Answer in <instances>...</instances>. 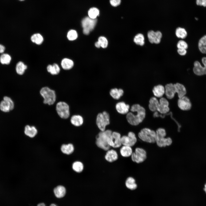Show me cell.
Listing matches in <instances>:
<instances>
[{"instance_id": "e0dca14e", "label": "cell", "mask_w": 206, "mask_h": 206, "mask_svg": "<svg viewBox=\"0 0 206 206\" xmlns=\"http://www.w3.org/2000/svg\"><path fill=\"white\" fill-rule=\"evenodd\" d=\"M130 107V106L128 104H126L124 102L117 103L115 106L117 112L118 113L122 114H124L128 113Z\"/></svg>"}, {"instance_id": "44dd1931", "label": "cell", "mask_w": 206, "mask_h": 206, "mask_svg": "<svg viewBox=\"0 0 206 206\" xmlns=\"http://www.w3.org/2000/svg\"><path fill=\"white\" fill-rule=\"evenodd\" d=\"M176 93L177 94L179 98H181L185 96L187 93L185 87L182 84L177 83L174 84Z\"/></svg>"}, {"instance_id": "f6af8a7d", "label": "cell", "mask_w": 206, "mask_h": 206, "mask_svg": "<svg viewBox=\"0 0 206 206\" xmlns=\"http://www.w3.org/2000/svg\"><path fill=\"white\" fill-rule=\"evenodd\" d=\"M177 52L178 54L181 56H185L187 53L186 49H178Z\"/></svg>"}, {"instance_id": "ba28073f", "label": "cell", "mask_w": 206, "mask_h": 206, "mask_svg": "<svg viewBox=\"0 0 206 206\" xmlns=\"http://www.w3.org/2000/svg\"><path fill=\"white\" fill-rule=\"evenodd\" d=\"M131 156L133 161L137 163H142L146 158V152L144 149L137 147L135 148V151L133 152Z\"/></svg>"}, {"instance_id": "83f0119b", "label": "cell", "mask_w": 206, "mask_h": 206, "mask_svg": "<svg viewBox=\"0 0 206 206\" xmlns=\"http://www.w3.org/2000/svg\"><path fill=\"white\" fill-rule=\"evenodd\" d=\"M24 133L28 136L33 138L34 137L37 133V130L34 126L26 125L25 128Z\"/></svg>"}, {"instance_id": "1f68e13d", "label": "cell", "mask_w": 206, "mask_h": 206, "mask_svg": "<svg viewBox=\"0 0 206 206\" xmlns=\"http://www.w3.org/2000/svg\"><path fill=\"white\" fill-rule=\"evenodd\" d=\"M108 45V41L106 38L104 36H100L98 39V40L95 43V46L99 48L101 47L103 48H106Z\"/></svg>"}, {"instance_id": "52a82bcc", "label": "cell", "mask_w": 206, "mask_h": 206, "mask_svg": "<svg viewBox=\"0 0 206 206\" xmlns=\"http://www.w3.org/2000/svg\"><path fill=\"white\" fill-rule=\"evenodd\" d=\"M97 21L96 19H92L89 17L84 18L82 21L84 34L88 35L90 32L93 29Z\"/></svg>"}, {"instance_id": "277c9868", "label": "cell", "mask_w": 206, "mask_h": 206, "mask_svg": "<svg viewBox=\"0 0 206 206\" xmlns=\"http://www.w3.org/2000/svg\"><path fill=\"white\" fill-rule=\"evenodd\" d=\"M40 94L44 99L43 103L49 105L54 104L56 99V95L54 90L47 87L42 88L40 91Z\"/></svg>"}, {"instance_id": "5b68a950", "label": "cell", "mask_w": 206, "mask_h": 206, "mask_svg": "<svg viewBox=\"0 0 206 206\" xmlns=\"http://www.w3.org/2000/svg\"><path fill=\"white\" fill-rule=\"evenodd\" d=\"M110 119L109 114L105 111L98 114L96 118V124L100 131L106 130V126L110 124Z\"/></svg>"}, {"instance_id": "7bdbcfd3", "label": "cell", "mask_w": 206, "mask_h": 206, "mask_svg": "<svg viewBox=\"0 0 206 206\" xmlns=\"http://www.w3.org/2000/svg\"><path fill=\"white\" fill-rule=\"evenodd\" d=\"M177 46L178 49H186L188 48V45L185 41L183 40H180L178 41Z\"/></svg>"}, {"instance_id": "7a4b0ae2", "label": "cell", "mask_w": 206, "mask_h": 206, "mask_svg": "<svg viewBox=\"0 0 206 206\" xmlns=\"http://www.w3.org/2000/svg\"><path fill=\"white\" fill-rule=\"evenodd\" d=\"M112 131L110 130L100 131L96 137V143L97 146L104 150L107 151L110 147L108 143Z\"/></svg>"}, {"instance_id": "f546056e", "label": "cell", "mask_w": 206, "mask_h": 206, "mask_svg": "<svg viewBox=\"0 0 206 206\" xmlns=\"http://www.w3.org/2000/svg\"><path fill=\"white\" fill-rule=\"evenodd\" d=\"M198 48L202 53L206 54V35L202 37L198 43Z\"/></svg>"}, {"instance_id": "4fadbf2b", "label": "cell", "mask_w": 206, "mask_h": 206, "mask_svg": "<svg viewBox=\"0 0 206 206\" xmlns=\"http://www.w3.org/2000/svg\"><path fill=\"white\" fill-rule=\"evenodd\" d=\"M121 138V134L119 133L112 132L108 142L110 146L114 148L120 147L122 145Z\"/></svg>"}, {"instance_id": "e575fe53", "label": "cell", "mask_w": 206, "mask_h": 206, "mask_svg": "<svg viewBox=\"0 0 206 206\" xmlns=\"http://www.w3.org/2000/svg\"><path fill=\"white\" fill-rule=\"evenodd\" d=\"M175 34L178 38L184 39L187 35V32L186 29L181 27H179L176 29Z\"/></svg>"}, {"instance_id": "8992f818", "label": "cell", "mask_w": 206, "mask_h": 206, "mask_svg": "<svg viewBox=\"0 0 206 206\" xmlns=\"http://www.w3.org/2000/svg\"><path fill=\"white\" fill-rule=\"evenodd\" d=\"M56 110L58 115L62 118L67 119L70 116L69 106L64 102H58L56 105Z\"/></svg>"}, {"instance_id": "5bb4252c", "label": "cell", "mask_w": 206, "mask_h": 206, "mask_svg": "<svg viewBox=\"0 0 206 206\" xmlns=\"http://www.w3.org/2000/svg\"><path fill=\"white\" fill-rule=\"evenodd\" d=\"M177 105L180 109L184 111L189 110L192 107L190 99L185 96L179 98L177 101Z\"/></svg>"}, {"instance_id": "bcb514c9", "label": "cell", "mask_w": 206, "mask_h": 206, "mask_svg": "<svg viewBox=\"0 0 206 206\" xmlns=\"http://www.w3.org/2000/svg\"><path fill=\"white\" fill-rule=\"evenodd\" d=\"M5 50V46L0 44V53H3L4 52Z\"/></svg>"}, {"instance_id": "8d00e7d4", "label": "cell", "mask_w": 206, "mask_h": 206, "mask_svg": "<svg viewBox=\"0 0 206 206\" xmlns=\"http://www.w3.org/2000/svg\"><path fill=\"white\" fill-rule=\"evenodd\" d=\"M31 40L33 43L36 44H41L43 41L42 36L39 33H36L33 35L31 37Z\"/></svg>"}, {"instance_id": "ee69618b", "label": "cell", "mask_w": 206, "mask_h": 206, "mask_svg": "<svg viewBox=\"0 0 206 206\" xmlns=\"http://www.w3.org/2000/svg\"><path fill=\"white\" fill-rule=\"evenodd\" d=\"M110 3L112 6L116 7L120 4L121 0H110Z\"/></svg>"}, {"instance_id": "4dcf8cb0", "label": "cell", "mask_w": 206, "mask_h": 206, "mask_svg": "<svg viewBox=\"0 0 206 206\" xmlns=\"http://www.w3.org/2000/svg\"><path fill=\"white\" fill-rule=\"evenodd\" d=\"M47 69L48 72L52 75H57L60 71L59 66L56 63L53 64L52 65H48L47 67Z\"/></svg>"}, {"instance_id": "c3c4849f", "label": "cell", "mask_w": 206, "mask_h": 206, "mask_svg": "<svg viewBox=\"0 0 206 206\" xmlns=\"http://www.w3.org/2000/svg\"><path fill=\"white\" fill-rule=\"evenodd\" d=\"M37 206H46L45 203H39ZM49 206H57L56 204L52 203Z\"/></svg>"}, {"instance_id": "cb8c5ba5", "label": "cell", "mask_w": 206, "mask_h": 206, "mask_svg": "<svg viewBox=\"0 0 206 206\" xmlns=\"http://www.w3.org/2000/svg\"><path fill=\"white\" fill-rule=\"evenodd\" d=\"M124 93V91L122 89L116 88L112 89L110 92V96L115 100L119 99L123 95Z\"/></svg>"}, {"instance_id": "2e32d148", "label": "cell", "mask_w": 206, "mask_h": 206, "mask_svg": "<svg viewBox=\"0 0 206 206\" xmlns=\"http://www.w3.org/2000/svg\"><path fill=\"white\" fill-rule=\"evenodd\" d=\"M165 88V94L167 98L169 99H173L176 93L174 84L171 83L167 84Z\"/></svg>"}, {"instance_id": "ffe728a7", "label": "cell", "mask_w": 206, "mask_h": 206, "mask_svg": "<svg viewBox=\"0 0 206 206\" xmlns=\"http://www.w3.org/2000/svg\"><path fill=\"white\" fill-rule=\"evenodd\" d=\"M152 92L155 97L160 98L165 94V87L160 84L155 86L153 87Z\"/></svg>"}, {"instance_id": "ab89813d", "label": "cell", "mask_w": 206, "mask_h": 206, "mask_svg": "<svg viewBox=\"0 0 206 206\" xmlns=\"http://www.w3.org/2000/svg\"><path fill=\"white\" fill-rule=\"evenodd\" d=\"M88 14L89 17L90 18L96 19L97 17L99 15V11L96 7H92L88 10Z\"/></svg>"}, {"instance_id": "681fc988", "label": "cell", "mask_w": 206, "mask_h": 206, "mask_svg": "<svg viewBox=\"0 0 206 206\" xmlns=\"http://www.w3.org/2000/svg\"><path fill=\"white\" fill-rule=\"evenodd\" d=\"M203 6L205 7H206V0H203Z\"/></svg>"}, {"instance_id": "9a60e30c", "label": "cell", "mask_w": 206, "mask_h": 206, "mask_svg": "<svg viewBox=\"0 0 206 206\" xmlns=\"http://www.w3.org/2000/svg\"><path fill=\"white\" fill-rule=\"evenodd\" d=\"M159 104L157 111L161 114H165L169 112L170 109L169 103L166 98L161 97L159 101Z\"/></svg>"}, {"instance_id": "816d5d0a", "label": "cell", "mask_w": 206, "mask_h": 206, "mask_svg": "<svg viewBox=\"0 0 206 206\" xmlns=\"http://www.w3.org/2000/svg\"><path fill=\"white\" fill-rule=\"evenodd\" d=\"M20 0V1H23V0Z\"/></svg>"}, {"instance_id": "f35d334b", "label": "cell", "mask_w": 206, "mask_h": 206, "mask_svg": "<svg viewBox=\"0 0 206 206\" xmlns=\"http://www.w3.org/2000/svg\"><path fill=\"white\" fill-rule=\"evenodd\" d=\"M11 60V57L7 54L3 53L0 56V62L2 64H9Z\"/></svg>"}, {"instance_id": "603a6c76", "label": "cell", "mask_w": 206, "mask_h": 206, "mask_svg": "<svg viewBox=\"0 0 206 206\" xmlns=\"http://www.w3.org/2000/svg\"><path fill=\"white\" fill-rule=\"evenodd\" d=\"M133 153L131 146L122 145L120 149V153L121 155L124 157H128L131 156Z\"/></svg>"}, {"instance_id": "7402d4cb", "label": "cell", "mask_w": 206, "mask_h": 206, "mask_svg": "<svg viewBox=\"0 0 206 206\" xmlns=\"http://www.w3.org/2000/svg\"><path fill=\"white\" fill-rule=\"evenodd\" d=\"M54 193L57 198H61L64 197L66 195V190L64 186L58 185L54 188Z\"/></svg>"}, {"instance_id": "6da1fadb", "label": "cell", "mask_w": 206, "mask_h": 206, "mask_svg": "<svg viewBox=\"0 0 206 206\" xmlns=\"http://www.w3.org/2000/svg\"><path fill=\"white\" fill-rule=\"evenodd\" d=\"M130 110L131 112L126 114V120L131 125L137 126L141 123L145 118V110L139 104H135L131 106Z\"/></svg>"}, {"instance_id": "30bf717a", "label": "cell", "mask_w": 206, "mask_h": 206, "mask_svg": "<svg viewBox=\"0 0 206 206\" xmlns=\"http://www.w3.org/2000/svg\"><path fill=\"white\" fill-rule=\"evenodd\" d=\"M137 141V139L135 133L132 132H129L127 136H121V142L122 145L134 146Z\"/></svg>"}, {"instance_id": "7c38bea8", "label": "cell", "mask_w": 206, "mask_h": 206, "mask_svg": "<svg viewBox=\"0 0 206 206\" xmlns=\"http://www.w3.org/2000/svg\"><path fill=\"white\" fill-rule=\"evenodd\" d=\"M147 36L150 43L158 44L161 41L162 34L159 31H154L153 30H150L147 33Z\"/></svg>"}, {"instance_id": "3957f363", "label": "cell", "mask_w": 206, "mask_h": 206, "mask_svg": "<svg viewBox=\"0 0 206 206\" xmlns=\"http://www.w3.org/2000/svg\"><path fill=\"white\" fill-rule=\"evenodd\" d=\"M139 138L142 141L150 143L156 142V131L148 128L142 129L138 133Z\"/></svg>"}, {"instance_id": "d4e9b609", "label": "cell", "mask_w": 206, "mask_h": 206, "mask_svg": "<svg viewBox=\"0 0 206 206\" xmlns=\"http://www.w3.org/2000/svg\"><path fill=\"white\" fill-rule=\"evenodd\" d=\"M70 122L73 125L76 126H79L83 124L84 120L82 117L80 115H75L72 116Z\"/></svg>"}, {"instance_id": "8fae6325", "label": "cell", "mask_w": 206, "mask_h": 206, "mask_svg": "<svg viewBox=\"0 0 206 206\" xmlns=\"http://www.w3.org/2000/svg\"><path fill=\"white\" fill-rule=\"evenodd\" d=\"M14 106L11 99L9 97L5 96L0 103V109L3 112H8L13 109Z\"/></svg>"}, {"instance_id": "ac0fdd59", "label": "cell", "mask_w": 206, "mask_h": 206, "mask_svg": "<svg viewBox=\"0 0 206 206\" xmlns=\"http://www.w3.org/2000/svg\"><path fill=\"white\" fill-rule=\"evenodd\" d=\"M118 155L117 152L113 149H109L107 151L105 158L108 162L112 163L117 160Z\"/></svg>"}, {"instance_id": "484cf974", "label": "cell", "mask_w": 206, "mask_h": 206, "mask_svg": "<svg viewBox=\"0 0 206 206\" xmlns=\"http://www.w3.org/2000/svg\"><path fill=\"white\" fill-rule=\"evenodd\" d=\"M148 107L149 110L152 112L157 111L159 104V101L155 97H151L149 100Z\"/></svg>"}, {"instance_id": "f1b7e54d", "label": "cell", "mask_w": 206, "mask_h": 206, "mask_svg": "<svg viewBox=\"0 0 206 206\" xmlns=\"http://www.w3.org/2000/svg\"><path fill=\"white\" fill-rule=\"evenodd\" d=\"M74 63L71 60L66 58H64L61 62V66L65 70H69L73 66Z\"/></svg>"}, {"instance_id": "9c48e42d", "label": "cell", "mask_w": 206, "mask_h": 206, "mask_svg": "<svg viewBox=\"0 0 206 206\" xmlns=\"http://www.w3.org/2000/svg\"><path fill=\"white\" fill-rule=\"evenodd\" d=\"M201 61L204 65L203 66L198 61H195L194 63L193 72L195 75L198 76L206 75V57H203Z\"/></svg>"}, {"instance_id": "60d3db41", "label": "cell", "mask_w": 206, "mask_h": 206, "mask_svg": "<svg viewBox=\"0 0 206 206\" xmlns=\"http://www.w3.org/2000/svg\"><path fill=\"white\" fill-rule=\"evenodd\" d=\"M68 39L70 41H73L76 39L78 37V34L77 31L73 29L70 30L67 34Z\"/></svg>"}, {"instance_id": "4316f807", "label": "cell", "mask_w": 206, "mask_h": 206, "mask_svg": "<svg viewBox=\"0 0 206 206\" xmlns=\"http://www.w3.org/2000/svg\"><path fill=\"white\" fill-rule=\"evenodd\" d=\"M125 185L127 188L132 190H135L137 187L135 179L131 177H129L126 179L125 182Z\"/></svg>"}, {"instance_id": "836d02e7", "label": "cell", "mask_w": 206, "mask_h": 206, "mask_svg": "<svg viewBox=\"0 0 206 206\" xmlns=\"http://www.w3.org/2000/svg\"><path fill=\"white\" fill-rule=\"evenodd\" d=\"M133 41L137 45L142 46L145 43L144 37L141 33H138L134 36Z\"/></svg>"}, {"instance_id": "d6986e66", "label": "cell", "mask_w": 206, "mask_h": 206, "mask_svg": "<svg viewBox=\"0 0 206 206\" xmlns=\"http://www.w3.org/2000/svg\"><path fill=\"white\" fill-rule=\"evenodd\" d=\"M156 142L157 145L160 147H165L171 145L172 143V139L169 137L156 138Z\"/></svg>"}, {"instance_id": "d6a6232c", "label": "cell", "mask_w": 206, "mask_h": 206, "mask_svg": "<svg viewBox=\"0 0 206 206\" xmlns=\"http://www.w3.org/2000/svg\"><path fill=\"white\" fill-rule=\"evenodd\" d=\"M61 149L62 152L64 153L70 154L73 152L74 147L73 145L72 144H64L62 146Z\"/></svg>"}, {"instance_id": "f907efd6", "label": "cell", "mask_w": 206, "mask_h": 206, "mask_svg": "<svg viewBox=\"0 0 206 206\" xmlns=\"http://www.w3.org/2000/svg\"><path fill=\"white\" fill-rule=\"evenodd\" d=\"M204 190L205 191L206 193V183L204 185Z\"/></svg>"}, {"instance_id": "7dc6e473", "label": "cell", "mask_w": 206, "mask_h": 206, "mask_svg": "<svg viewBox=\"0 0 206 206\" xmlns=\"http://www.w3.org/2000/svg\"><path fill=\"white\" fill-rule=\"evenodd\" d=\"M196 3L197 5L203 6V0H196Z\"/></svg>"}, {"instance_id": "d590c367", "label": "cell", "mask_w": 206, "mask_h": 206, "mask_svg": "<svg viewBox=\"0 0 206 206\" xmlns=\"http://www.w3.org/2000/svg\"><path fill=\"white\" fill-rule=\"evenodd\" d=\"M27 66L21 61L18 62L16 66L15 70L17 73L19 75H23L27 69Z\"/></svg>"}, {"instance_id": "74e56055", "label": "cell", "mask_w": 206, "mask_h": 206, "mask_svg": "<svg viewBox=\"0 0 206 206\" xmlns=\"http://www.w3.org/2000/svg\"><path fill=\"white\" fill-rule=\"evenodd\" d=\"M73 169L75 172L80 173L82 172L84 169L83 163L80 161H76L72 165Z\"/></svg>"}, {"instance_id": "b9f144b4", "label": "cell", "mask_w": 206, "mask_h": 206, "mask_svg": "<svg viewBox=\"0 0 206 206\" xmlns=\"http://www.w3.org/2000/svg\"><path fill=\"white\" fill-rule=\"evenodd\" d=\"M156 138L165 137L166 135V130L163 128H158L156 131Z\"/></svg>"}]
</instances>
